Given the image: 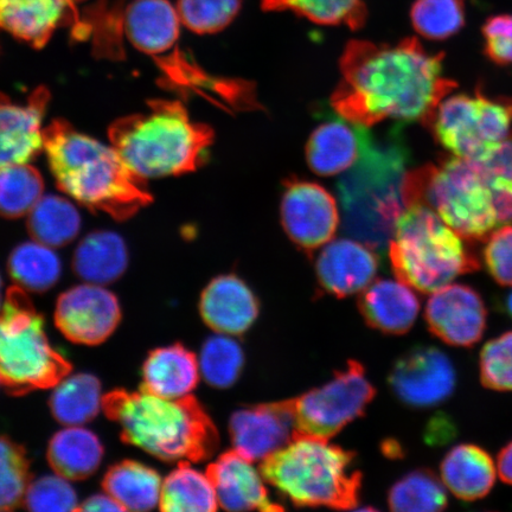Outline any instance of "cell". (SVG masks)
<instances>
[{"instance_id": "obj_1", "label": "cell", "mask_w": 512, "mask_h": 512, "mask_svg": "<svg viewBox=\"0 0 512 512\" xmlns=\"http://www.w3.org/2000/svg\"><path fill=\"white\" fill-rule=\"evenodd\" d=\"M444 54H431L416 38L396 44L350 41L331 96L338 117L370 128L384 120L430 125L457 83L443 75Z\"/></svg>"}, {"instance_id": "obj_2", "label": "cell", "mask_w": 512, "mask_h": 512, "mask_svg": "<svg viewBox=\"0 0 512 512\" xmlns=\"http://www.w3.org/2000/svg\"><path fill=\"white\" fill-rule=\"evenodd\" d=\"M44 152L57 187L83 207L131 219L153 201L145 181L128 168L112 145L86 136L64 120L44 128Z\"/></svg>"}, {"instance_id": "obj_3", "label": "cell", "mask_w": 512, "mask_h": 512, "mask_svg": "<svg viewBox=\"0 0 512 512\" xmlns=\"http://www.w3.org/2000/svg\"><path fill=\"white\" fill-rule=\"evenodd\" d=\"M104 411L126 443L164 462H202L219 446V432L194 396L171 400L145 389L115 390L105 396Z\"/></svg>"}, {"instance_id": "obj_4", "label": "cell", "mask_w": 512, "mask_h": 512, "mask_svg": "<svg viewBox=\"0 0 512 512\" xmlns=\"http://www.w3.org/2000/svg\"><path fill=\"white\" fill-rule=\"evenodd\" d=\"M149 110L114 121L111 145L139 178L179 176L206 162L214 132L196 123L181 101L158 99Z\"/></svg>"}, {"instance_id": "obj_5", "label": "cell", "mask_w": 512, "mask_h": 512, "mask_svg": "<svg viewBox=\"0 0 512 512\" xmlns=\"http://www.w3.org/2000/svg\"><path fill=\"white\" fill-rule=\"evenodd\" d=\"M368 130L360 158L338 183V195L345 232L375 252H384L406 210L403 187L409 152L399 139L377 143Z\"/></svg>"}, {"instance_id": "obj_6", "label": "cell", "mask_w": 512, "mask_h": 512, "mask_svg": "<svg viewBox=\"0 0 512 512\" xmlns=\"http://www.w3.org/2000/svg\"><path fill=\"white\" fill-rule=\"evenodd\" d=\"M261 475L296 507L354 509L361 472L355 454L329 440L298 437L262 460Z\"/></svg>"}, {"instance_id": "obj_7", "label": "cell", "mask_w": 512, "mask_h": 512, "mask_svg": "<svg viewBox=\"0 0 512 512\" xmlns=\"http://www.w3.org/2000/svg\"><path fill=\"white\" fill-rule=\"evenodd\" d=\"M388 254L396 278L422 293H433L480 267L462 236L425 204L403 211Z\"/></svg>"}, {"instance_id": "obj_8", "label": "cell", "mask_w": 512, "mask_h": 512, "mask_svg": "<svg viewBox=\"0 0 512 512\" xmlns=\"http://www.w3.org/2000/svg\"><path fill=\"white\" fill-rule=\"evenodd\" d=\"M406 209L425 204L467 242H484L499 226L494 197L475 160L458 157L409 170Z\"/></svg>"}, {"instance_id": "obj_9", "label": "cell", "mask_w": 512, "mask_h": 512, "mask_svg": "<svg viewBox=\"0 0 512 512\" xmlns=\"http://www.w3.org/2000/svg\"><path fill=\"white\" fill-rule=\"evenodd\" d=\"M72 366L51 345L27 291L12 286L0 311V379L11 393L54 388Z\"/></svg>"}, {"instance_id": "obj_10", "label": "cell", "mask_w": 512, "mask_h": 512, "mask_svg": "<svg viewBox=\"0 0 512 512\" xmlns=\"http://www.w3.org/2000/svg\"><path fill=\"white\" fill-rule=\"evenodd\" d=\"M511 126L512 99H491L480 92L445 98L428 125L445 150L467 160L489 156L509 136Z\"/></svg>"}, {"instance_id": "obj_11", "label": "cell", "mask_w": 512, "mask_h": 512, "mask_svg": "<svg viewBox=\"0 0 512 512\" xmlns=\"http://www.w3.org/2000/svg\"><path fill=\"white\" fill-rule=\"evenodd\" d=\"M376 389L361 363L349 361L324 386L292 399L297 438L329 440L361 418L374 400Z\"/></svg>"}, {"instance_id": "obj_12", "label": "cell", "mask_w": 512, "mask_h": 512, "mask_svg": "<svg viewBox=\"0 0 512 512\" xmlns=\"http://www.w3.org/2000/svg\"><path fill=\"white\" fill-rule=\"evenodd\" d=\"M393 393L406 406L427 409L450 399L457 373L450 357L434 347H415L395 362L389 374Z\"/></svg>"}, {"instance_id": "obj_13", "label": "cell", "mask_w": 512, "mask_h": 512, "mask_svg": "<svg viewBox=\"0 0 512 512\" xmlns=\"http://www.w3.org/2000/svg\"><path fill=\"white\" fill-rule=\"evenodd\" d=\"M280 216L288 238L307 253L329 243L341 220L337 202L328 190L299 179L285 183Z\"/></svg>"}, {"instance_id": "obj_14", "label": "cell", "mask_w": 512, "mask_h": 512, "mask_svg": "<svg viewBox=\"0 0 512 512\" xmlns=\"http://www.w3.org/2000/svg\"><path fill=\"white\" fill-rule=\"evenodd\" d=\"M117 297L105 286L85 283L69 288L57 300L55 324L70 342L98 345L120 323Z\"/></svg>"}, {"instance_id": "obj_15", "label": "cell", "mask_w": 512, "mask_h": 512, "mask_svg": "<svg viewBox=\"0 0 512 512\" xmlns=\"http://www.w3.org/2000/svg\"><path fill=\"white\" fill-rule=\"evenodd\" d=\"M488 307L482 294L463 284H448L428 299L425 318L428 329L452 347L472 348L488 326Z\"/></svg>"}, {"instance_id": "obj_16", "label": "cell", "mask_w": 512, "mask_h": 512, "mask_svg": "<svg viewBox=\"0 0 512 512\" xmlns=\"http://www.w3.org/2000/svg\"><path fill=\"white\" fill-rule=\"evenodd\" d=\"M234 450L249 462L264 460L297 438L291 401L238 409L230 418Z\"/></svg>"}, {"instance_id": "obj_17", "label": "cell", "mask_w": 512, "mask_h": 512, "mask_svg": "<svg viewBox=\"0 0 512 512\" xmlns=\"http://www.w3.org/2000/svg\"><path fill=\"white\" fill-rule=\"evenodd\" d=\"M50 101L38 87L25 102L0 93V166L31 163L44 152L43 119Z\"/></svg>"}, {"instance_id": "obj_18", "label": "cell", "mask_w": 512, "mask_h": 512, "mask_svg": "<svg viewBox=\"0 0 512 512\" xmlns=\"http://www.w3.org/2000/svg\"><path fill=\"white\" fill-rule=\"evenodd\" d=\"M86 0H0V31L32 48L46 47L55 32L81 21Z\"/></svg>"}, {"instance_id": "obj_19", "label": "cell", "mask_w": 512, "mask_h": 512, "mask_svg": "<svg viewBox=\"0 0 512 512\" xmlns=\"http://www.w3.org/2000/svg\"><path fill=\"white\" fill-rule=\"evenodd\" d=\"M379 259L361 241L341 239L326 243L316 264L317 279L326 293L338 298L361 293L374 283Z\"/></svg>"}, {"instance_id": "obj_20", "label": "cell", "mask_w": 512, "mask_h": 512, "mask_svg": "<svg viewBox=\"0 0 512 512\" xmlns=\"http://www.w3.org/2000/svg\"><path fill=\"white\" fill-rule=\"evenodd\" d=\"M241 454L228 451L211 463L207 475L213 483L217 502L228 511H280L266 489L264 476Z\"/></svg>"}, {"instance_id": "obj_21", "label": "cell", "mask_w": 512, "mask_h": 512, "mask_svg": "<svg viewBox=\"0 0 512 512\" xmlns=\"http://www.w3.org/2000/svg\"><path fill=\"white\" fill-rule=\"evenodd\" d=\"M201 316L211 330L228 336L245 334L259 316L258 298L233 274L210 281L200 302Z\"/></svg>"}, {"instance_id": "obj_22", "label": "cell", "mask_w": 512, "mask_h": 512, "mask_svg": "<svg viewBox=\"0 0 512 512\" xmlns=\"http://www.w3.org/2000/svg\"><path fill=\"white\" fill-rule=\"evenodd\" d=\"M181 23L169 0H132L126 6L124 32L134 48L155 59L178 46Z\"/></svg>"}, {"instance_id": "obj_23", "label": "cell", "mask_w": 512, "mask_h": 512, "mask_svg": "<svg viewBox=\"0 0 512 512\" xmlns=\"http://www.w3.org/2000/svg\"><path fill=\"white\" fill-rule=\"evenodd\" d=\"M358 307L370 328L388 335L406 334L420 312L413 288L399 279L371 283L358 299Z\"/></svg>"}, {"instance_id": "obj_24", "label": "cell", "mask_w": 512, "mask_h": 512, "mask_svg": "<svg viewBox=\"0 0 512 512\" xmlns=\"http://www.w3.org/2000/svg\"><path fill=\"white\" fill-rule=\"evenodd\" d=\"M368 128L339 117L319 125L306 145V160L319 176L343 174L361 156Z\"/></svg>"}, {"instance_id": "obj_25", "label": "cell", "mask_w": 512, "mask_h": 512, "mask_svg": "<svg viewBox=\"0 0 512 512\" xmlns=\"http://www.w3.org/2000/svg\"><path fill=\"white\" fill-rule=\"evenodd\" d=\"M441 479L460 501L475 502L488 496L496 483V465L490 453L475 444H460L440 464Z\"/></svg>"}, {"instance_id": "obj_26", "label": "cell", "mask_w": 512, "mask_h": 512, "mask_svg": "<svg viewBox=\"0 0 512 512\" xmlns=\"http://www.w3.org/2000/svg\"><path fill=\"white\" fill-rule=\"evenodd\" d=\"M200 364L194 352L181 344L152 351L143 368V389L160 398L189 396L200 380Z\"/></svg>"}, {"instance_id": "obj_27", "label": "cell", "mask_w": 512, "mask_h": 512, "mask_svg": "<svg viewBox=\"0 0 512 512\" xmlns=\"http://www.w3.org/2000/svg\"><path fill=\"white\" fill-rule=\"evenodd\" d=\"M128 252L121 236L99 230L86 236L75 249L73 270L85 283L108 285L126 271Z\"/></svg>"}, {"instance_id": "obj_28", "label": "cell", "mask_w": 512, "mask_h": 512, "mask_svg": "<svg viewBox=\"0 0 512 512\" xmlns=\"http://www.w3.org/2000/svg\"><path fill=\"white\" fill-rule=\"evenodd\" d=\"M104 447L96 434L82 426H67L50 440L48 460L55 473L69 480L91 477L98 471Z\"/></svg>"}, {"instance_id": "obj_29", "label": "cell", "mask_w": 512, "mask_h": 512, "mask_svg": "<svg viewBox=\"0 0 512 512\" xmlns=\"http://www.w3.org/2000/svg\"><path fill=\"white\" fill-rule=\"evenodd\" d=\"M102 484L126 511L155 509L162 498L163 480L158 472L133 460L112 466Z\"/></svg>"}, {"instance_id": "obj_30", "label": "cell", "mask_w": 512, "mask_h": 512, "mask_svg": "<svg viewBox=\"0 0 512 512\" xmlns=\"http://www.w3.org/2000/svg\"><path fill=\"white\" fill-rule=\"evenodd\" d=\"M101 384L91 374L64 376L54 386L50 398L51 412L64 426H82L92 421L104 408Z\"/></svg>"}, {"instance_id": "obj_31", "label": "cell", "mask_w": 512, "mask_h": 512, "mask_svg": "<svg viewBox=\"0 0 512 512\" xmlns=\"http://www.w3.org/2000/svg\"><path fill=\"white\" fill-rule=\"evenodd\" d=\"M81 229L79 210L67 198L42 196L28 214V230L32 240L51 248L73 242Z\"/></svg>"}, {"instance_id": "obj_32", "label": "cell", "mask_w": 512, "mask_h": 512, "mask_svg": "<svg viewBox=\"0 0 512 512\" xmlns=\"http://www.w3.org/2000/svg\"><path fill=\"white\" fill-rule=\"evenodd\" d=\"M126 0H96L81 15L72 30L76 40L93 37L96 54L118 59L123 56V34Z\"/></svg>"}, {"instance_id": "obj_33", "label": "cell", "mask_w": 512, "mask_h": 512, "mask_svg": "<svg viewBox=\"0 0 512 512\" xmlns=\"http://www.w3.org/2000/svg\"><path fill=\"white\" fill-rule=\"evenodd\" d=\"M216 491L207 473L181 463L163 480L159 508L169 512H211L217 510Z\"/></svg>"}, {"instance_id": "obj_34", "label": "cell", "mask_w": 512, "mask_h": 512, "mask_svg": "<svg viewBox=\"0 0 512 512\" xmlns=\"http://www.w3.org/2000/svg\"><path fill=\"white\" fill-rule=\"evenodd\" d=\"M54 249L35 240L16 247L9 258V273L16 286L36 293L54 287L62 274L61 260Z\"/></svg>"}, {"instance_id": "obj_35", "label": "cell", "mask_w": 512, "mask_h": 512, "mask_svg": "<svg viewBox=\"0 0 512 512\" xmlns=\"http://www.w3.org/2000/svg\"><path fill=\"white\" fill-rule=\"evenodd\" d=\"M265 11H291L319 25H345L352 30L364 27L368 10L364 0H261Z\"/></svg>"}, {"instance_id": "obj_36", "label": "cell", "mask_w": 512, "mask_h": 512, "mask_svg": "<svg viewBox=\"0 0 512 512\" xmlns=\"http://www.w3.org/2000/svg\"><path fill=\"white\" fill-rule=\"evenodd\" d=\"M44 195L41 172L30 163L0 166V216H28Z\"/></svg>"}, {"instance_id": "obj_37", "label": "cell", "mask_w": 512, "mask_h": 512, "mask_svg": "<svg viewBox=\"0 0 512 512\" xmlns=\"http://www.w3.org/2000/svg\"><path fill=\"white\" fill-rule=\"evenodd\" d=\"M390 509L399 512H435L447 508L444 483L431 470L407 473L389 491Z\"/></svg>"}, {"instance_id": "obj_38", "label": "cell", "mask_w": 512, "mask_h": 512, "mask_svg": "<svg viewBox=\"0 0 512 512\" xmlns=\"http://www.w3.org/2000/svg\"><path fill=\"white\" fill-rule=\"evenodd\" d=\"M198 364L209 386L227 389L239 380L245 366V355L235 339L221 334L204 342Z\"/></svg>"}, {"instance_id": "obj_39", "label": "cell", "mask_w": 512, "mask_h": 512, "mask_svg": "<svg viewBox=\"0 0 512 512\" xmlns=\"http://www.w3.org/2000/svg\"><path fill=\"white\" fill-rule=\"evenodd\" d=\"M416 32L427 40L445 41L465 25L464 0H416L411 10Z\"/></svg>"}, {"instance_id": "obj_40", "label": "cell", "mask_w": 512, "mask_h": 512, "mask_svg": "<svg viewBox=\"0 0 512 512\" xmlns=\"http://www.w3.org/2000/svg\"><path fill=\"white\" fill-rule=\"evenodd\" d=\"M30 482V465L24 448L0 435V511L22 505Z\"/></svg>"}, {"instance_id": "obj_41", "label": "cell", "mask_w": 512, "mask_h": 512, "mask_svg": "<svg viewBox=\"0 0 512 512\" xmlns=\"http://www.w3.org/2000/svg\"><path fill=\"white\" fill-rule=\"evenodd\" d=\"M475 162L489 183L499 223L512 224V131L489 156Z\"/></svg>"}, {"instance_id": "obj_42", "label": "cell", "mask_w": 512, "mask_h": 512, "mask_svg": "<svg viewBox=\"0 0 512 512\" xmlns=\"http://www.w3.org/2000/svg\"><path fill=\"white\" fill-rule=\"evenodd\" d=\"M242 0H178L177 11L184 27L198 35L216 34L239 15Z\"/></svg>"}, {"instance_id": "obj_43", "label": "cell", "mask_w": 512, "mask_h": 512, "mask_svg": "<svg viewBox=\"0 0 512 512\" xmlns=\"http://www.w3.org/2000/svg\"><path fill=\"white\" fill-rule=\"evenodd\" d=\"M23 505L28 510L37 512L75 511L80 508L73 485L59 473L31 480Z\"/></svg>"}, {"instance_id": "obj_44", "label": "cell", "mask_w": 512, "mask_h": 512, "mask_svg": "<svg viewBox=\"0 0 512 512\" xmlns=\"http://www.w3.org/2000/svg\"><path fill=\"white\" fill-rule=\"evenodd\" d=\"M479 376L485 388L512 392V331L484 345L479 356Z\"/></svg>"}, {"instance_id": "obj_45", "label": "cell", "mask_w": 512, "mask_h": 512, "mask_svg": "<svg viewBox=\"0 0 512 512\" xmlns=\"http://www.w3.org/2000/svg\"><path fill=\"white\" fill-rule=\"evenodd\" d=\"M484 264L501 286H512V226L495 229L485 241Z\"/></svg>"}, {"instance_id": "obj_46", "label": "cell", "mask_w": 512, "mask_h": 512, "mask_svg": "<svg viewBox=\"0 0 512 512\" xmlns=\"http://www.w3.org/2000/svg\"><path fill=\"white\" fill-rule=\"evenodd\" d=\"M484 53L502 67H512V15L486 19L483 27Z\"/></svg>"}, {"instance_id": "obj_47", "label": "cell", "mask_w": 512, "mask_h": 512, "mask_svg": "<svg viewBox=\"0 0 512 512\" xmlns=\"http://www.w3.org/2000/svg\"><path fill=\"white\" fill-rule=\"evenodd\" d=\"M456 437V426L446 416H438L427 428V441L430 444H445Z\"/></svg>"}, {"instance_id": "obj_48", "label": "cell", "mask_w": 512, "mask_h": 512, "mask_svg": "<svg viewBox=\"0 0 512 512\" xmlns=\"http://www.w3.org/2000/svg\"><path fill=\"white\" fill-rule=\"evenodd\" d=\"M79 510L83 511H123L121 505L115 499L107 494L93 495L81 503Z\"/></svg>"}, {"instance_id": "obj_49", "label": "cell", "mask_w": 512, "mask_h": 512, "mask_svg": "<svg viewBox=\"0 0 512 512\" xmlns=\"http://www.w3.org/2000/svg\"><path fill=\"white\" fill-rule=\"evenodd\" d=\"M497 470L503 482L512 485V440L499 451Z\"/></svg>"}, {"instance_id": "obj_50", "label": "cell", "mask_w": 512, "mask_h": 512, "mask_svg": "<svg viewBox=\"0 0 512 512\" xmlns=\"http://www.w3.org/2000/svg\"><path fill=\"white\" fill-rule=\"evenodd\" d=\"M503 306L504 311L507 312V315L512 319V292L505 298Z\"/></svg>"}, {"instance_id": "obj_51", "label": "cell", "mask_w": 512, "mask_h": 512, "mask_svg": "<svg viewBox=\"0 0 512 512\" xmlns=\"http://www.w3.org/2000/svg\"><path fill=\"white\" fill-rule=\"evenodd\" d=\"M5 297H6V293H4V290H3V279H2V275H0V311L3 310V306L5 303Z\"/></svg>"}, {"instance_id": "obj_52", "label": "cell", "mask_w": 512, "mask_h": 512, "mask_svg": "<svg viewBox=\"0 0 512 512\" xmlns=\"http://www.w3.org/2000/svg\"><path fill=\"white\" fill-rule=\"evenodd\" d=\"M0 383H2V379H0Z\"/></svg>"}]
</instances>
